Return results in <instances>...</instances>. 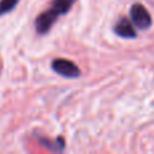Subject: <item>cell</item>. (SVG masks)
I'll return each mask as SVG.
<instances>
[{
  "label": "cell",
  "mask_w": 154,
  "mask_h": 154,
  "mask_svg": "<svg viewBox=\"0 0 154 154\" xmlns=\"http://www.w3.org/2000/svg\"><path fill=\"white\" fill-rule=\"evenodd\" d=\"M51 68L60 76L66 77V79H77L81 76V70L75 62L65 58H56L51 62Z\"/></svg>",
  "instance_id": "obj_3"
},
{
  "label": "cell",
  "mask_w": 154,
  "mask_h": 154,
  "mask_svg": "<svg viewBox=\"0 0 154 154\" xmlns=\"http://www.w3.org/2000/svg\"><path fill=\"white\" fill-rule=\"evenodd\" d=\"M76 3V0H53L51 5L58 11L61 15H65L70 11V8L73 7V4Z\"/></svg>",
  "instance_id": "obj_5"
},
{
  "label": "cell",
  "mask_w": 154,
  "mask_h": 154,
  "mask_svg": "<svg viewBox=\"0 0 154 154\" xmlns=\"http://www.w3.org/2000/svg\"><path fill=\"white\" fill-rule=\"evenodd\" d=\"M19 0H0V16L11 12L18 5Z\"/></svg>",
  "instance_id": "obj_6"
},
{
  "label": "cell",
  "mask_w": 154,
  "mask_h": 154,
  "mask_svg": "<svg viewBox=\"0 0 154 154\" xmlns=\"http://www.w3.org/2000/svg\"><path fill=\"white\" fill-rule=\"evenodd\" d=\"M61 16V14L51 5L49 10L41 12L35 19V31L39 35H45L46 32H49L53 27V24L57 22V19Z\"/></svg>",
  "instance_id": "obj_1"
},
{
  "label": "cell",
  "mask_w": 154,
  "mask_h": 154,
  "mask_svg": "<svg viewBox=\"0 0 154 154\" xmlns=\"http://www.w3.org/2000/svg\"><path fill=\"white\" fill-rule=\"evenodd\" d=\"M114 31L116 35L126 38V39H134V38H137V31L134 29V24L126 18H122L116 22V24L114 27Z\"/></svg>",
  "instance_id": "obj_4"
},
{
  "label": "cell",
  "mask_w": 154,
  "mask_h": 154,
  "mask_svg": "<svg viewBox=\"0 0 154 154\" xmlns=\"http://www.w3.org/2000/svg\"><path fill=\"white\" fill-rule=\"evenodd\" d=\"M130 15H131V23L135 24V27H138L139 30L149 29L153 23L149 11H147L141 3H134V4L131 5Z\"/></svg>",
  "instance_id": "obj_2"
}]
</instances>
